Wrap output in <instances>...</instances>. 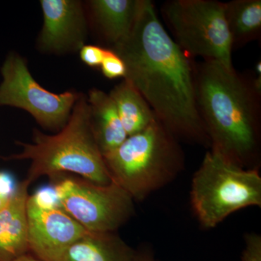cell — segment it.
I'll list each match as a JSON object with an SVG mask.
<instances>
[{
  "mask_svg": "<svg viewBox=\"0 0 261 261\" xmlns=\"http://www.w3.org/2000/svg\"><path fill=\"white\" fill-rule=\"evenodd\" d=\"M140 0L89 2L94 23L113 49L126 40L135 24Z\"/></svg>",
  "mask_w": 261,
  "mask_h": 261,
  "instance_id": "obj_12",
  "label": "cell"
},
{
  "mask_svg": "<svg viewBox=\"0 0 261 261\" xmlns=\"http://www.w3.org/2000/svg\"><path fill=\"white\" fill-rule=\"evenodd\" d=\"M225 3V18L233 48L260 37V0H233Z\"/></svg>",
  "mask_w": 261,
  "mask_h": 261,
  "instance_id": "obj_16",
  "label": "cell"
},
{
  "mask_svg": "<svg viewBox=\"0 0 261 261\" xmlns=\"http://www.w3.org/2000/svg\"><path fill=\"white\" fill-rule=\"evenodd\" d=\"M135 254L116 232L89 231L68 247L61 261H135Z\"/></svg>",
  "mask_w": 261,
  "mask_h": 261,
  "instance_id": "obj_13",
  "label": "cell"
},
{
  "mask_svg": "<svg viewBox=\"0 0 261 261\" xmlns=\"http://www.w3.org/2000/svg\"><path fill=\"white\" fill-rule=\"evenodd\" d=\"M190 203L202 228L219 226L234 213L261 207L258 169L240 168L211 150L194 173Z\"/></svg>",
  "mask_w": 261,
  "mask_h": 261,
  "instance_id": "obj_5",
  "label": "cell"
},
{
  "mask_svg": "<svg viewBox=\"0 0 261 261\" xmlns=\"http://www.w3.org/2000/svg\"><path fill=\"white\" fill-rule=\"evenodd\" d=\"M43 23L39 37L42 51L63 53L80 50L85 45L87 20L77 0H42Z\"/></svg>",
  "mask_w": 261,
  "mask_h": 261,
  "instance_id": "obj_10",
  "label": "cell"
},
{
  "mask_svg": "<svg viewBox=\"0 0 261 261\" xmlns=\"http://www.w3.org/2000/svg\"><path fill=\"white\" fill-rule=\"evenodd\" d=\"M15 261H42L37 259V257L33 256L30 253L27 254V255H23L18 260Z\"/></svg>",
  "mask_w": 261,
  "mask_h": 261,
  "instance_id": "obj_22",
  "label": "cell"
},
{
  "mask_svg": "<svg viewBox=\"0 0 261 261\" xmlns=\"http://www.w3.org/2000/svg\"><path fill=\"white\" fill-rule=\"evenodd\" d=\"M196 99L208 150L245 169L260 166V96L253 79L215 61L195 65Z\"/></svg>",
  "mask_w": 261,
  "mask_h": 261,
  "instance_id": "obj_2",
  "label": "cell"
},
{
  "mask_svg": "<svg viewBox=\"0 0 261 261\" xmlns=\"http://www.w3.org/2000/svg\"><path fill=\"white\" fill-rule=\"evenodd\" d=\"M102 156L112 181L135 202L167 186L185 167L180 141L158 119Z\"/></svg>",
  "mask_w": 261,
  "mask_h": 261,
  "instance_id": "obj_4",
  "label": "cell"
},
{
  "mask_svg": "<svg viewBox=\"0 0 261 261\" xmlns=\"http://www.w3.org/2000/svg\"><path fill=\"white\" fill-rule=\"evenodd\" d=\"M135 261H157L152 248L147 246L141 247L136 250Z\"/></svg>",
  "mask_w": 261,
  "mask_h": 261,
  "instance_id": "obj_20",
  "label": "cell"
},
{
  "mask_svg": "<svg viewBox=\"0 0 261 261\" xmlns=\"http://www.w3.org/2000/svg\"><path fill=\"white\" fill-rule=\"evenodd\" d=\"M27 212L29 252L42 261H61L68 247L89 232L61 206L42 205L34 195Z\"/></svg>",
  "mask_w": 261,
  "mask_h": 261,
  "instance_id": "obj_9",
  "label": "cell"
},
{
  "mask_svg": "<svg viewBox=\"0 0 261 261\" xmlns=\"http://www.w3.org/2000/svg\"><path fill=\"white\" fill-rule=\"evenodd\" d=\"M241 261H261V235L248 232L244 235Z\"/></svg>",
  "mask_w": 261,
  "mask_h": 261,
  "instance_id": "obj_18",
  "label": "cell"
},
{
  "mask_svg": "<svg viewBox=\"0 0 261 261\" xmlns=\"http://www.w3.org/2000/svg\"><path fill=\"white\" fill-rule=\"evenodd\" d=\"M31 185L27 178L18 184L0 211V261H15L29 254L27 205Z\"/></svg>",
  "mask_w": 261,
  "mask_h": 261,
  "instance_id": "obj_11",
  "label": "cell"
},
{
  "mask_svg": "<svg viewBox=\"0 0 261 261\" xmlns=\"http://www.w3.org/2000/svg\"><path fill=\"white\" fill-rule=\"evenodd\" d=\"M109 95L128 137L140 133L157 119L145 98L125 79L111 90Z\"/></svg>",
  "mask_w": 261,
  "mask_h": 261,
  "instance_id": "obj_15",
  "label": "cell"
},
{
  "mask_svg": "<svg viewBox=\"0 0 261 261\" xmlns=\"http://www.w3.org/2000/svg\"><path fill=\"white\" fill-rule=\"evenodd\" d=\"M156 118L179 141L210 148L196 99L195 64L166 32L153 3L140 0L130 35L111 49Z\"/></svg>",
  "mask_w": 261,
  "mask_h": 261,
  "instance_id": "obj_1",
  "label": "cell"
},
{
  "mask_svg": "<svg viewBox=\"0 0 261 261\" xmlns=\"http://www.w3.org/2000/svg\"><path fill=\"white\" fill-rule=\"evenodd\" d=\"M106 49L94 45H84L80 49L82 61L90 67L100 66L106 56Z\"/></svg>",
  "mask_w": 261,
  "mask_h": 261,
  "instance_id": "obj_19",
  "label": "cell"
},
{
  "mask_svg": "<svg viewBox=\"0 0 261 261\" xmlns=\"http://www.w3.org/2000/svg\"><path fill=\"white\" fill-rule=\"evenodd\" d=\"M21 152L7 160H29L27 179L31 184L41 176L56 178L74 173L97 185L112 181L91 122L87 97L80 94L66 124L58 134L47 135L34 130L32 143L17 142Z\"/></svg>",
  "mask_w": 261,
  "mask_h": 261,
  "instance_id": "obj_3",
  "label": "cell"
},
{
  "mask_svg": "<svg viewBox=\"0 0 261 261\" xmlns=\"http://www.w3.org/2000/svg\"><path fill=\"white\" fill-rule=\"evenodd\" d=\"M87 101L94 137L104 155L119 147L128 136L109 94L99 89H92L89 90Z\"/></svg>",
  "mask_w": 261,
  "mask_h": 261,
  "instance_id": "obj_14",
  "label": "cell"
},
{
  "mask_svg": "<svg viewBox=\"0 0 261 261\" xmlns=\"http://www.w3.org/2000/svg\"><path fill=\"white\" fill-rule=\"evenodd\" d=\"M100 67L103 74L110 80L120 77L124 79L126 75V65L123 60L111 49H106V56Z\"/></svg>",
  "mask_w": 261,
  "mask_h": 261,
  "instance_id": "obj_17",
  "label": "cell"
},
{
  "mask_svg": "<svg viewBox=\"0 0 261 261\" xmlns=\"http://www.w3.org/2000/svg\"><path fill=\"white\" fill-rule=\"evenodd\" d=\"M13 197V196H12ZM11 197H7L0 191V211L8 203Z\"/></svg>",
  "mask_w": 261,
  "mask_h": 261,
  "instance_id": "obj_21",
  "label": "cell"
},
{
  "mask_svg": "<svg viewBox=\"0 0 261 261\" xmlns=\"http://www.w3.org/2000/svg\"><path fill=\"white\" fill-rule=\"evenodd\" d=\"M173 39L190 57L233 67L225 3L214 0H170L162 7Z\"/></svg>",
  "mask_w": 261,
  "mask_h": 261,
  "instance_id": "obj_6",
  "label": "cell"
},
{
  "mask_svg": "<svg viewBox=\"0 0 261 261\" xmlns=\"http://www.w3.org/2000/svg\"><path fill=\"white\" fill-rule=\"evenodd\" d=\"M1 74L0 106L23 109L46 128L61 129L66 124L80 94L73 91L53 93L43 88L17 53L7 56Z\"/></svg>",
  "mask_w": 261,
  "mask_h": 261,
  "instance_id": "obj_8",
  "label": "cell"
},
{
  "mask_svg": "<svg viewBox=\"0 0 261 261\" xmlns=\"http://www.w3.org/2000/svg\"><path fill=\"white\" fill-rule=\"evenodd\" d=\"M61 176L54 187L60 205L87 231L116 232L135 216V200L116 182Z\"/></svg>",
  "mask_w": 261,
  "mask_h": 261,
  "instance_id": "obj_7",
  "label": "cell"
}]
</instances>
